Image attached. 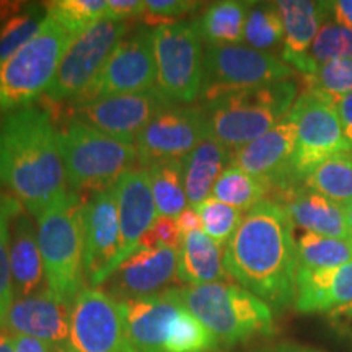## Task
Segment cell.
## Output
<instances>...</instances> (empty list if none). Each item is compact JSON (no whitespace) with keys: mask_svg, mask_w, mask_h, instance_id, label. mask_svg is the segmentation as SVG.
Wrapping results in <instances>:
<instances>
[{"mask_svg":"<svg viewBox=\"0 0 352 352\" xmlns=\"http://www.w3.org/2000/svg\"><path fill=\"white\" fill-rule=\"evenodd\" d=\"M329 12L336 16V23H340L352 32V0H338V2H328Z\"/></svg>","mask_w":352,"mask_h":352,"instance_id":"cell-47","label":"cell"},{"mask_svg":"<svg viewBox=\"0 0 352 352\" xmlns=\"http://www.w3.org/2000/svg\"><path fill=\"white\" fill-rule=\"evenodd\" d=\"M178 279V248H139L107 279L118 300L155 296ZM108 292V294H109Z\"/></svg>","mask_w":352,"mask_h":352,"instance_id":"cell-20","label":"cell"},{"mask_svg":"<svg viewBox=\"0 0 352 352\" xmlns=\"http://www.w3.org/2000/svg\"><path fill=\"white\" fill-rule=\"evenodd\" d=\"M338 59H352V32L340 23L327 21L320 28L310 51H308L307 60L310 65L308 76H311L318 65Z\"/></svg>","mask_w":352,"mask_h":352,"instance_id":"cell-37","label":"cell"},{"mask_svg":"<svg viewBox=\"0 0 352 352\" xmlns=\"http://www.w3.org/2000/svg\"><path fill=\"white\" fill-rule=\"evenodd\" d=\"M15 352H51L52 344L32 336H12Z\"/></svg>","mask_w":352,"mask_h":352,"instance_id":"cell-46","label":"cell"},{"mask_svg":"<svg viewBox=\"0 0 352 352\" xmlns=\"http://www.w3.org/2000/svg\"><path fill=\"white\" fill-rule=\"evenodd\" d=\"M182 233L176 226V219L157 217L151 230L140 240L139 248H178Z\"/></svg>","mask_w":352,"mask_h":352,"instance_id":"cell-40","label":"cell"},{"mask_svg":"<svg viewBox=\"0 0 352 352\" xmlns=\"http://www.w3.org/2000/svg\"><path fill=\"white\" fill-rule=\"evenodd\" d=\"M297 147V126L285 116L279 124L253 142L232 153V165L264 179L272 189L296 186L292 179V162Z\"/></svg>","mask_w":352,"mask_h":352,"instance_id":"cell-18","label":"cell"},{"mask_svg":"<svg viewBox=\"0 0 352 352\" xmlns=\"http://www.w3.org/2000/svg\"><path fill=\"white\" fill-rule=\"evenodd\" d=\"M126 33V21L104 19L74 36L43 98L50 103L76 100L103 69Z\"/></svg>","mask_w":352,"mask_h":352,"instance_id":"cell-11","label":"cell"},{"mask_svg":"<svg viewBox=\"0 0 352 352\" xmlns=\"http://www.w3.org/2000/svg\"><path fill=\"white\" fill-rule=\"evenodd\" d=\"M266 352H323V351L311 349V347H303V346H297V344H290V342H284V344L272 347V349L266 351Z\"/></svg>","mask_w":352,"mask_h":352,"instance_id":"cell-48","label":"cell"},{"mask_svg":"<svg viewBox=\"0 0 352 352\" xmlns=\"http://www.w3.org/2000/svg\"><path fill=\"white\" fill-rule=\"evenodd\" d=\"M178 292L188 310L223 344H236L276 333L272 308L241 285H186Z\"/></svg>","mask_w":352,"mask_h":352,"instance_id":"cell-6","label":"cell"},{"mask_svg":"<svg viewBox=\"0 0 352 352\" xmlns=\"http://www.w3.org/2000/svg\"><path fill=\"white\" fill-rule=\"evenodd\" d=\"M208 138L202 107H170L148 122L135 138L142 168L178 164Z\"/></svg>","mask_w":352,"mask_h":352,"instance_id":"cell-15","label":"cell"},{"mask_svg":"<svg viewBox=\"0 0 352 352\" xmlns=\"http://www.w3.org/2000/svg\"><path fill=\"white\" fill-rule=\"evenodd\" d=\"M170 107L176 104H171L157 88L72 104L76 120L127 144H134L148 122Z\"/></svg>","mask_w":352,"mask_h":352,"instance_id":"cell-16","label":"cell"},{"mask_svg":"<svg viewBox=\"0 0 352 352\" xmlns=\"http://www.w3.org/2000/svg\"><path fill=\"white\" fill-rule=\"evenodd\" d=\"M227 162H232L230 151L209 135L184 158V191L189 206L196 208L212 196L214 184L226 170Z\"/></svg>","mask_w":352,"mask_h":352,"instance_id":"cell-27","label":"cell"},{"mask_svg":"<svg viewBox=\"0 0 352 352\" xmlns=\"http://www.w3.org/2000/svg\"><path fill=\"white\" fill-rule=\"evenodd\" d=\"M279 192V204L284 206L296 227L321 236L351 240L341 204L308 188L297 189L292 186Z\"/></svg>","mask_w":352,"mask_h":352,"instance_id":"cell-23","label":"cell"},{"mask_svg":"<svg viewBox=\"0 0 352 352\" xmlns=\"http://www.w3.org/2000/svg\"><path fill=\"white\" fill-rule=\"evenodd\" d=\"M138 352H212L219 341L184 305L178 289L121 300Z\"/></svg>","mask_w":352,"mask_h":352,"instance_id":"cell-3","label":"cell"},{"mask_svg":"<svg viewBox=\"0 0 352 352\" xmlns=\"http://www.w3.org/2000/svg\"><path fill=\"white\" fill-rule=\"evenodd\" d=\"M108 19L126 21L144 13V0H107Z\"/></svg>","mask_w":352,"mask_h":352,"instance_id":"cell-42","label":"cell"},{"mask_svg":"<svg viewBox=\"0 0 352 352\" xmlns=\"http://www.w3.org/2000/svg\"><path fill=\"white\" fill-rule=\"evenodd\" d=\"M72 39L47 15L36 36L0 65V111L33 107L54 78Z\"/></svg>","mask_w":352,"mask_h":352,"instance_id":"cell-8","label":"cell"},{"mask_svg":"<svg viewBox=\"0 0 352 352\" xmlns=\"http://www.w3.org/2000/svg\"><path fill=\"white\" fill-rule=\"evenodd\" d=\"M59 147L65 179L77 192L113 188L138 160L134 144L114 139L76 118L59 129Z\"/></svg>","mask_w":352,"mask_h":352,"instance_id":"cell-7","label":"cell"},{"mask_svg":"<svg viewBox=\"0 0 352 352\" xmlns=\"http://www.w3.org/2000/svg\"><path fill=\"white\" fill-rule=\"evenodd\" d=\"M252 2L226 0L208 7L202 16L195 20L202 41L209 46H230L245 39V23Z\"/></svg>","mask_w":352,"mask_h":352,"instance_id":"cell-28","label":"cell"},{"mask_svg":"<svg viewBox=\"0 0 352 352\" xmlns=\"http://www.w3.org/2000/svg\"><path fill=\"white\" fill-rule=\"evenodd\" d=\"M292 76L294 69L271 52L241 44L208 46L204 51L201 96L209 103L235 91L289 80Z\"/></svg>","mask_w":352,"mask_h":352,"instance_id":"cell-10","label":"cell"},{"mask_svg":"<svg viewBox=\"0 0 352 352\" xmlns=\"http://www.w3.org/2000/svg\"><path fill=\"white\" fill-rule=\"evenodd\" d=\"M352 303V261L333 270H297L294 307L302 314H323Z\"/></svg>","mask_w":352,"mask_h":352,"instance_id":"cell-24","label":"cell"},{"mask_svg":"<svg viewBox=\"0 0 352 352\" xmlns=\"http://www.w3.org/2000/svg\"><path fill=\"white\" fill-rule=\"evenodd\" d=\"M196 209L202 222V232L220 246L230 241L233 233L236 232L243 220V212L230 208L226 202L215 199L214 196H209L208 199L202 201L199 206H196Z\"/></svg>","mask_w":352,"mask_h":352,"instance_id":"cell-38","label":"cell"},{"mask_svg":"<svg viewBox=\"0 0 352 352\" xmlns=\"http://www.w3.org/2000/svg\"><path fill=\"white\" fill-rule=\"evenodd\" d=\"M341 206H342V210H344L346 223H347V228H349V235L352 240V201L346 202V204H341Z\"/></svg>","mask_w":352,"mask_h":352,"instance_id":"cell-50","label":"cell"},{"mask_svg":"<svg viewBox=\"0 0 352 352\" xmlns=\"http://www.w3.org/2000/svg\"><path fill=\"white\" fill-rule=\"evenodd\" d=\"M72 305L47 287L28 297L15 298L3 329L15 336H32L50 344H69Z\"/></svg>","mask_w":352,"mask_h":352,"instance_id":"cell-21","label":"cell"},{"mask_svg":"<svg viewBox=\"0 0 352 352\" xmlns=\"http://www.w3.org/2000/svg\"><path fill=\"white\" fill-rule=\"evenodd\" d=\"M305 90L316 91L327 98L338 101L352 94V59H338L321 64L307 78Z\"/></svg>","mask_w":352,"mask_h":352,"instance_id":"cell-39","label":"cell"},{"mask_svg":"<svg viewBox=\"0 0 352 352\" xmlns=\"http://www.w3.org/2000/svg\"><path fill=\"white\" fill-rule=\"evenodd\" d=\"M157 67L153 56V30L140 28L122 39L72 104L87 103L108 96L139 94L155 88Z\"/></svg>","mask_w":352,"mask_h":352,"instance_id":"cell-13","label":"cell"},{"mask_svg":"<svg viewBox=\"0 0 352 352\" xmlns=\"http://www.w3.org/2000/svg\"><path fill=\"white\" fill-rule=\"evenodd\" d=\"M21 208L23 206L16 197L0 192V329L6 327L8 310L15 302L10 267V223Z\"/></svg>","mask_w":352,"mask_h":352,"instance_id":"cell-33","label":"cell"},{"mask_svg":"<svg viewBox=\"0 0 352 352\" xmlns=\"http://www.w3.org/2000/svg\"><path fill=\"white\" fill-rule=\"evenodd\" d=\"M176 226H178V230L182 233V236L186 235V233L202 230V222L199 214H197V209L192 208V206H188V208L176 217Z\"/></svg>","mask_w":352,"mask_h":352,"instance_id":"cell-45","label":"cell"},{"mask_svg":"<svg viewBox=\"0 0 352 352\" xmlns=\"http://www.w3.org/2000/svg\"><path fill=\"white\" fill-rule=\"evenodd\" d=\"M284 39V25L276 3H253L245 23V41L250 47L266 51Z\"/></svg>","mask_w":352,"mask_h":352,"instance_id":"cell-36","label":"cell"},{"mask_svg":"<svg viewBox=\"0 0 352 352\" xmlns=\"http://www.w3.org/2000/svg\"><path fill=\"white\" fill-rule=\"evenodd\" d=\"M303 183L338 204L352 201V153L342 152L327 158L308 173Z\"/></svg>","mask_w":352,"mask_h":352,"instance_id":"cell-31","label":"cell"},{"mask_svg":"<svg viewBox=\"0 0 352 352\" xmlns=\"http://www.w3.org/2000/svg\"><path fill=\"white\" fill-rule=\"evenodd\" d=\"M334 104H336V111L338 116H340L344 138L352 148V94L334 101Z\"/></svg>","mask_w":352,"mask_h":352,"instance_id":"cell-44","label":"cell"},{"mask_svg":"<svg viewBox=\"0 0 352 352\" xmlns=\"http://www.w3.org/2000/svg\"><path fill=\"white\" fill-rule=\"evenodd\" d=\"M223 253L222 246L202 230L183 235L178 245V280L186 285L223 283L228 277Z\"/></svg>","mask_w":352,"mask_h":352,"instance_id":"cell-26","label":"cell"},{"mask_svg":"<svg viewBox=\"0 0 352 352\" xmlns=\"http://www.w3.org/2000/svg\"><path fill=\"white\" fill-rule=\"evenodd\" d=\"M147 170L151 176L157 215L176 219L189 206L186 191H184L183 164L178 162V164L155 165Z\"/></svg>","mask_w":352,"mask_h":352,"instance_id":"cell-32","label":"cell"},{"mask_svg":"<svg viewBox=\"0 0 352 352\" xmlns=\"http://www.w3.org/2000/svg\"><path fill=\"white\" fill-rule=\"evenodd\" d=\"M0 184L33 217L67 191L59 129L47 109L21 108L0 121Z\"/></svg>","mask_w":352,"mask_h":352,"instance_id":"cell-2","label":"cell"},{"mask_svg":"<svg viewBox=\"0 0 352 352\" xmlns=\"http://www.w3.org/2000/svg\"><path fill=\"white\" fill-rule=\"evenodd\" d=\"M46 19V6H23L0 26V65L36 36Z\"/></svg>","mask_w":352,"mask_h":352,"instance_id":"cell-34","label":"cell"},{"mask_svg":"<svg viewBox=\"0 0 352 352\" xmlns=\"http://www.w3.org/2000/svg\"><path fill=\"white\" fill-rule=\"evenodd\" d=\"M83 272L91 287L103 285L120 250V217L113 188L94 192L82 209Z\"/></svg>","mask_w":352,"mask_h":352,"instance_id":"cell-17","label":"cell"},{"mask_svg":"<svg viewBox=\"0 0 352 352\" xmlns=\"http://www.w3.org/2000/svg\"><path fill=\"white\" fill-rule=\"evenodd\" d=\"M199 6L201 2H192V0H144V12L153 19L166 20L186 15Z\"/></svg>","mask_w":352,"mask_h":352,"instance_id":"cell-41","label":"cell"},{"mask_svg":"<svg viewBox=\"0 0 352 352\" xmlns=\"http://www.w3.org/2000/svg\"><path fill=\"white\" fill-rule=\"evenodd\" d=\"M294 227L284 206L264 199L243 215L223 253L228 276L279 311L296 300Z\"/></svg>","mask_w":352,"mask_h":352,"instance_id":"cell-1","label":"cell"},{"mask_svg":"<svg viewBox=\"0 0 352 352\" xmlns=\"http://www.w3.org/2000/svg\"><path fill=\"white\" fill-rule=\"evenodd\" d=\"M297 100V85L280 80L220 96L206 103L208 135L228 151L253 142L290 113Z\"/></svg>","mask_w":352,"mask_h":352,"instance_id":"cell-4","label":"cell"},{"mask_svg":"<svg viewBox=\"0 0 352 352\" xmlns=\"http://www.w3.org/2000/svg\"><path fill=\"white\" fill-rule=\"evenodd\" d=\"M69 344L76 352H138L121 300L95 287L83 289L72 303Z\"/></svg>","mask_w":352,"mask_h":352,"instance_id":"cell-14","label":"cell"},{"mask_svg":"<svg viewBox=\"0 0 352 352\" xmlns=\"http://www.w3.org/2000/svg\"><path fill=\"white\" fill-rule=\"evenodd\" d=\"M80 192L65 191L36 217L46 287L72 305L83 289V228Z\"/></svg>","mask_w":352,"mask_h":352,"instance_id":"cell-5","label":"cell"},{"mask_svg":"<svg viewBox=\"0 0 352 352\" xmlns=\"http://www.w3.org/2000/svg\"><path fill=\"white\" fill-rule=\"evenodd\" d=\"M0 352H15V349H13V338L6 334L3 329H0Z\"/></svg>","mask_w":352,"mask_h":352,"instance_id":"cell-49","label":"cell"},{"mask_svg":"<svg viewBox=\"0 0 352 352\" xmlns=\"http://www.w3.org/2000/svg\"><path fill=\"white\" fill-rule=\"evenodd\" d=\"M284 25L283 60L303 77L308 70V51L318 34L321 21L329 12L328 2L279 0L276 2Z\"/></svg>","mask_w":352,"mask_h":352,"instance_id":"cell-22","label":"cell"},{"mask_svg":"<svg viewBox=\"0 0 352 352\" xmlns=\"http://www.w3.org/2000/svg\"><path fill=\"white\" fill-rule=\"evenodd\" d=\"M51 352H76V351L70 347V344H56V346H52Z\"/></svg>","mask_w":352,"mask_h":352,"instance_id":"cell-51","label":"cell"},{"mask_svg":"<svg viewBox=\"0 0 352 352\" xmlns=\"http://www.w3.org/2000/svg\"><path fill=\"white\" fill-rule=\"evenodd\" d=\"M352 261V240L303 232L297 239V270L320 271Z\"/></svg>","mask_w":352,"mask_h":352,"instance_id":"cell-29","label":"cell"},{"mask_svg":"<svg viewBox=\"0 0 352 352\" xmlns=\"http://www.w3.org/2000/svg\"><path fill=\"white\" fill-rule=\"evenodd\" d=\"M289 116L297 126V147L292 162L294 184L305 182L316 165L342 152H351L338 116L336 104L316 91L305 90Z\"/></svg>","mask_w":352,"mask_h":352,"instance_id":"cell-12","label":"cell"},{"mask_svg":"<svg viewBox=\"0 0 352 352\" xmlns=\"http://www.w3.org/2000/svg\"><path fill=\"white\" fill-rule=\"evenodd\" d=\"M155 88L171 104H191L201 95L204 47L196 21H168L153 28Z\"/></svg>","mask_w":352,"mask_h":352,"instance_id":"cell-9","label":"cell"},{"mask_svg":"<svg viewBox=\"0 0 352 352\" xmlns=\"http://www.w3.org/2000/svg\"><path fill=\"white\" fill-rule=\"evenodd\" d=\"M10 267L15 298L28 297L43 289L44 266L38 245V228L25 208L13 215L10 223Z\"/></svg>","mask_w":352,"mask_h":352,"instance_id":"cell-25","label":"cell"},{"mask_svg":"<svg viewBox=\"0 0 352 352\" xmlns=\"http://www.w3.org/2000/svg\"><path fill=\"white\" fill-rule=\"evenodd\" d=\"M328 321L338 334L352 340V303L329 311Z\"/></svg>","mask_w":352,"mask_h":352,"instance_id":"cell-43","label":"cell"},{"mask_svg":"<svg viewBox=\"0 0 352 352\" xmlns=\"http://www.w3.org/2000/svg\"><path fill=\"white\" fill-rule=\"evenodd\" d=\"M46 10L72 36L96 21L108 19L107 0H56L46 3Z\"/></svg>","mask_w":352,"mask_h":352,"instance_id":"cell-35","label":"cell"},{"mask_svg":"<svg viewBox=\"0 0 352 352\" xmlns=\"http://www.w3.org/2000/svg\"><path fill=\"white\" fill-rule=\"evenodd\" d=\"M271 189V184L264 179L230 165L215 182L212 196L230 208L239 209L240 212H250L264 201Z\"/></svg>","mask_w":352,"mask_h":352,"instance_id":"cell-30","label":"cell"},{"mask_svg":"<svg viewBox=\"0 0 352 352\" xmlns=\"http://www.w3.org/2000/svg\"><path fill=\"white\" fill-rule=\"evenodd\" d=\"M114 191L120 217V250L109 267L107 279L129 254L139 250L140 240L151 230L158 217L147 168H132L127 171L114 184Z\"/></svg>","mask_w":352,"mask_h":352,"instance_id":"cell-19","label":"cell"}]
</instances>
